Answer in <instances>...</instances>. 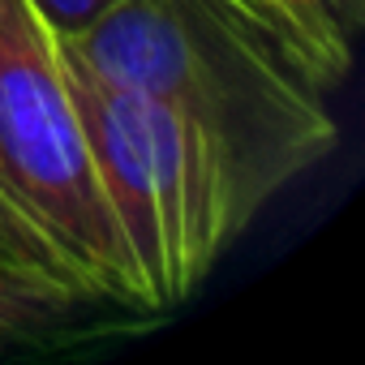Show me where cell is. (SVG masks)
I'll return each instance as SVG.
<instances>
[{
    "instance_id": "1",
    "label": "cell",
    "mask_w": 365,
    "mask_h": 365,
    "mask_svg": "<svg viewBox=\"0 0 365 365\" xmlns=\"http://www.w3.org/2000/svg\"><path fill=\"white\" fill-rule=\"evenodd\" d=\"M65 43L120 91L172 103L220 159L237 228L335 146L309 61L232 0H116Z\"/></svg>"
},
{
    "instance_id": "2",
    "label": "cell",
    "mask_w": 365,
    "mask_h": 365,
    "mask_svg": "<svg viewBox=\"0 0 365 365\" xmlns=\"http://www.w3.org/2000/svg\"><path fill=\"white\" fill-rule=\"evenodd\" d=\"M0 202L91 292L150 309L95 176L61 48L26 0H0Z\"/></svg>"
},
{
    "instance_id": "3",
    "label": "cell",
    "mask_w": 365,
    "mask_h": 365,
    "mask_svg": "<svg viewBox=\"0 0 365 365\" xmlns=\"http://www.w3.org/2000/svg\"><path fill=\"white\" fill-rule=\"evenodd\" d=\"M95 301L103 297L56 267L0 254V348L48 335Z\"/></svg>"
},
{
    "instance_id": "4",
    "label": "cell",
    "mask_w": 365,
    "mask_h": 365,
    "mask_svg": "<svg viewBox=\"0 0 365 365\" xmlns=\"http://www.w3.org/2000/svg\"><path fill=\"white\" fill-rule=\"evenodd\" d=\"M271 5L318 82L335 86L348 69V39L361 22L365 0H271Z\"/></svg>"
},
{
    "instance_id": "5",
    "label": "cell",
    "mask_w": 365,
    "mask_h": 365,
    "mask_svg": "<svg viewBox=\"0 0 365 365\" xmlns=\"http://www.w3.org/2000/svg\"><path fill=\"white\" fill-rule=\"evenodd\" d=\"M26 5L52 31V39H82L116 0H26Z\"/></svg>"
},
{
    "instance_id": "6",
    "label": "cell",
    "mask_w": 365,
    "mask_h": 365,
    "mask_svg": "<svg viewBox=\"0 0 365 365\" xmlns=\"http://www.w3.org/2000/svg\"><path fill=\"white\" fill-rule=\"evenodd\" d=\"M0 254H14V258H31V262H43V267H56V271H65L56 258H52V250L5 207V202H0ZM69 275V271H65Z\"/></svg>"
},
{
    "instance_id": "7",
    "label": "cell",
    "mask_w": 365,
    "mask_h": 365,
    "mask_svg": "<svg viewBox=\"0 0 365 365\" xmlns=\"http://www.w3.org/2000/svg\"><path fill=\"white\" fill-rule=\"evenodd\" d=\"M232 5H237V9H245V14H254L258 22L275 26V31H279V35H284V39L292 43V35H288V26L279 22V14H275V5H271V0H232ZM292 48H297V43H292ZM297 52H301V48H297Z\"/></svg>"
}]
</instances>
